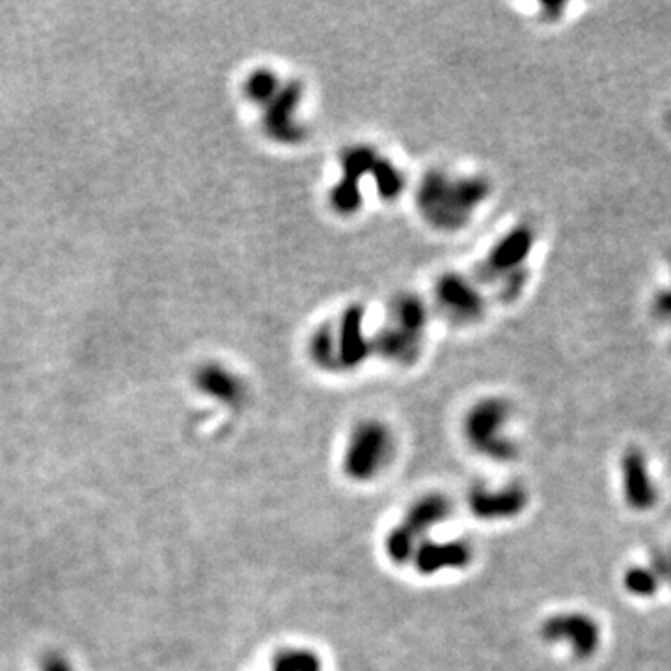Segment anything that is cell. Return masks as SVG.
I'll use <instances>...</instances> for the list:
<instances>
[{
	"instance_id": "4",
	"label": "cell",
	"mask_w": 671,
	"mask_h": 671,
	"mask_svg": "<svg viewBox=\"0 0 671 671\" xmlns=\"http://www.w3.org/2000/svg\"><path fill=\"white\" fill-rule=\"evenodd\" d=\"M429 312L420 297L399 295L390 302L381 329L373 334V353L396 366H411L424 349Z\"/></svg>"
},
{
	"instance_id": "5",
	"label": "cell",
	"mask_w": 671,
	"mask_h": 671,
	"mask_svg": "<svg viewBox=\"0 0 671 671\" xmlns=\"http://www.w3.org/2000/svg\"><path fill=\"white\" fill-rule=\"evenodd\" d=\"M513 405L506 398L487 396L466 411L463 437L470 450L493 463H509L521 452L513 437Z\"/></svg>"
},
{
	"instance_id": "9",
	"label": "cell",
	"mask_w": 671,
	"mask_h": 671,
	"mask_svg": "<svg viewBox=\"0 0 671 671\" xmlns=\"http://www.w3.org/2000/svg\"><path fill=\"white\" fill-rule=\"evenodd\" d=\"M539 636L545 644L567 649L576 660L595 657L603 644L599 621L580 610H563L545 617Z\"/></svg>"
},
{
	"instance_id": "12",
	"label": "cell",
	"mask_w": 671,
	"mask_h": 671,
	"mask_svg": "<svg viewBox=\"0 0 671 671\" xmlns=\"http://www.w3.org/2000/svg\"><path fill=\"white\" fill-rule=\"evenodd\" d=\"M435 301L442 314L457 325H472L485 314V297L480 282H472L463 274L446 273L440 276L435 289Z\"/></svg>"
},
{
	"instance_id": "11",
	"label": "cell",
	"mask_w": 671,
	"mask_h": 671,
	"mask_svg": "<svg viewBox=\"0 0 671 671\" xmlns=\"http://www.w3.org/2000/svg\"><path fill=\"white\" fill-rule=\"evenodd\" d=\"M474 558V545L465 537L437 539L435 535H431L414 548L409 565H412L416 575L431 578L465 571L468 565H472Z\"/></svg>"
},
{
	"instance_id": "13",
	"label": "cell",
	"mask_w": 671,
	"mask_h": 671,
	"mask_svg": "<svg viewBox=\"0 0 671 671\" xmlns=\"http://www.w3.org/2000/svg\"><path fill=\"white\" fill-rule=\"evenodd\" d=\"M621 493L632 511H651L657 506L658 487L649 472L647 455L638 448H630L619 461Z\"/></svg>"
},
{
	"instance_id": "20",
	"label": "cell",
	"mask_w": 671,
	"mask_h": 671,
	"mask_svg": "<svg viewBox=\"0 0 671 671\" xmlns=\"http://www.w3.org/2000/svg\"><path fill=\"white\" fill-rule=\"evenodd\" d=\"M668 124H670V129H671V114H670V118H668Z\"/></svg>"
},
{
	"instance_id": "1",
	"label": "cell",
	"mask_w": 671,
	"mask_h": 671,
	"mask_svg": "<svg viewBox=\"0 0 671 671\" xmlns=\"http://www.w3.org/2000/svg\"><path fill=\"white\" fill-rule=\"evenodd\" d=\"M491 196V183L480 176H457L429 170L416 189L422 219L439 232H459Z\"/></svg>"
},
{
	"instance_id": "19",
	"label": "cell",
	"mask_w": 671,
	"mask_h": 671,
	"mask_svg": "<svg viewBox=\"0 0 671 671\" xmlns=\"http://www.w3.org/2000/svg\"><path fill=\"white\" fill-rule=\"evenodd\" d=\"M653 314L662 321H671V289L660 291L653 301Z\"/></svg>"
},
{
	"instance_id": "6",
	"label": "cell",
	"mask_w": 671,
	"mask_h": 671,
	"mask_svg": "<svg viewBox=\"0 0 671 671\" xmlns=\"http://www.w3.org/2000/svg\"><path fill=\"white\" fill-rule=\"evenodd\" d=\"M452 513L453 502L448 494L431 491L414 498L399 521L384 535V556L392 565L407 567L414 548L435 535V530L448 521Z\"/></svg>"
},
{
	"instance_id": "7",
	"label": "cell",
	"mask_w": 671,
	"mask_h": 671,
	"mask_svg": "<svg viewBox=\"0 0 671 671\" xmlns=\"http://www.w3.org/2000/svg\"><path fill=\"white\" fill-rule=\"evenodd\" d=\"M535 245L530 226H517L494 243L480 267L481 284L489 282L500 299H517L526 286V261ZM480 284V286H481Z\"/></svg>"
},
{
	"instance_id": "14",
	"label": "cell",
	"mask_w": 671,
	"mask_h": 671,
	"mask_svg": "<svg viewBox=\"0 0 671 671\" xmlns=\"http://www.w3.org/2000/svg\"><path fill=\"white\" fill-rule=\"evenodd\" d=\"M200 386L206 390L207 394L215 398L224 399L228 403H241L245 398V384L241 381L235 371L228 370L226 366L220 364H207L204 370L200 371Z\"/></svg>"
},
{
	"instance_id": "8",
	"label": "cell",
	"mask_w": 671,
	"mask_h": 671,
	"mask_svg": "<svg viewBox=\"0 0 671 671\" xmlns=\"http://www.w3.org/2000/svg\"><path fill=\"white\" fill-rule=\"evenodd\" d=\"M306 90L299 81L284 79L282 86L261 110V129L265 137L278 146H299L308 137V127L302 116Z\"/></svg>"
},
{
	"instance_id": "17",
	"label": "cell",
	"mask_w": 671,
	"mask_h": 671,
	"mask_svg": "<svg viewBox=\"0 0 671 671\" xmlns=\"http://www.w3.org/2000/svg\"><path fill=\"white\" fill-rule=\"evenodd\" d=\"M623 588L636 599H651L662 589L653 569L644 565H632L623 575Z\"/></svg>"
},
{
	"instance_id": "10",
	"label": "cell",
	"mask_w": 671,
	"mask_h": 671,
	"mask_svg": "<svg viewBox=\"0 0 671 671\" xmlns=\"http://www.w3.org/2000/svg\"><path fill=\"white\" fill-rule=\"evenodd\" d=\"M466 504L478 521L498 524L519 519L530 504V494L519 481L504 485H474L468 491Z\"/></svg>"
},
{
	"instance_id": "2",
	"label": "cell",
	"mask_w": 671,
	"mask_h": 671,
	"mask_svg": "<svg viewBox=\"0 0 671 671\" xmlns=\"http://www.w3.org/2000/svg\"><path fill=\"white\" fill-rule=\"evenodd\" d=\"M368 312L362 304H349L338 319L315 327L308 338V357L319 370H358L373 355V334L368 332Z\"/></svg>"
},
{
	"instance_id": "15",
	"label": "cell",
	"mask_w": 671,
	"mask_h": 671,
	"mask_svg": "<svg viewBox=\"0 0 671 671\" xmlns=\"http://www.w3.org/2000/svg\"><path fill=\"white\" fill-rule=\"evenodd\" d=\"M269 671H325V664L312 647L286 645L274 653Z\"/></svg>"
},
{
	"instance_id": "3",
	"label": "cell",
	"mask_w": 671,
	"mask_h": 671,
	"mask_svg": "<svg viewBox=\"0 0 671 671\" xmlns=\"http://www.w3.org/2000/svg\"><path fill=\"white\" fill-rule=\"evenodd\" d=\"M398 455V437L381 418H364L351 427L343 444V476L358 485L379 480Z\"/></svg>"
},
{
	"instance_id": "18",
	"label": "cell",
	"mask_w": 671,
	"mask_h": 671,
	"mask_svg": "<svg viewBox=\"0 0 671 671\" xmlns=\"http://www.w3.org/2000/svg\"><path fill=\"white\" fill-rule=\"evenodd\" d=\"M647 565L657 575L658 582H660L662 588L664 586H670L671 588V545L657 548L655 552H651Z\"/></svg>"
},
{
	"instance_id": "16",
	"label": "cell",
	"mask_w": 671,
	"mask_h": 671,
	"mask_svg": "<svg viewBox=\"0 0 671 671\" xmlns=\"http://www.w3.org/2000/svg\"><path fill=\"white\" fill-rule=\"evenodd\" d=\"M282 83L284 79L280 77L278 71L271 68L254 69L245 79L243 94L252 105L263 107L276 94V90L282 86Z\"/></svg>"
}]
</instances>
